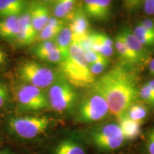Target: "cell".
Listing matches in <instances>:
<instances>
[{
	"instance_id": "obj_7",
	"label": "cell",
	"mask_w": 154,
	"mask_h": 154,
	"mask_svg": "<svg viewBox=\"0 0 154 154\" xmlns=\"http://www.w3.org/2000/svg\"><path fill=\"white\" fill-rule=\"evenodd\" d=\"M90 138L94 146L101 151H116L120 149L126 140L116 123H108L96 127L91 131Z\"/></svg>"
},
{
	"instance_id": "obj_9",
	"label": "cell",
	"mask_w": 154,
	"mask_h": 154,
	"mask_svg": "<svg viewBox=\"0 0 154 154\" xmlns=\"http://www.w3.org/2000/svg\"><path fill=\"white\" fill-rule=\"evenodd\" d=\"M81 7L88 18L103 22L110 18L112 0H82Z\"/></svg>"
},
{
	"instance_id": "obj_19",
	"label": "cell",
	"mask_w": 154,
	"mask_h": 154,
	"mask_svg": "<svg viewBox=\"0 0 154 154\" xmlns=\"http://www.w3.org/2000/svg\"><path fill=\"white\" fill-rule=\"evenodd\" d=\"M76 0H55L52 3L54 17L63 19L69 18L75 10Z\"/></svg>"
},
{
	"instance_id": "obj_10",
	"label": "cell",
	"mask_w": 154,
	"mask_h": 154,
	"mask_svg": "<svg viewBox=\"0 0 154 154\" xmlns=\"http://www.w3.org/2000/svg\"><path fill=\"white\" fill-rule=\"evenodd\" d=\"M69 19L70 22L68 26L72 32V42H76L90 34L89 21L82 7L74 10Z\"/></svg>"
},
{
	"instance_id": "obj_36",
	"label": "cell",
	"mask_w": 154,
	"mask_h": 154,
	"mask_svg": "<svg viewBox=\"0 0 154 154\" xmlns=\"http://www.w3.org/2000/svg\"><path fill=\"white\" fill-rule=\"evenodd\" d=\"M149 67L150 73L154 76V59H151V61H150Z\"/></svg>"
},
{
	"instance_id": "obj_11",
	"label": "cell",
	"mask_w": 154,
	"mask_h": 154,
	"mask_svg": "<svg viewBox=\"0 0 154 154\" xmlns=\"http://www.w3.org/2000/svg\"><path fill=\"white\" fill-rule=\"evenodd\" d=\"M20 32L15 41L21 46H27L36 42L37 32L33 26L28 9L19 16Z\"/></svg>"
},
{
	"instance_id": "obj_13",
	"label": "cell",
	"mask_w": 154,
	"mask_h": 154,
	"mask_svg": "<svg viewBox=\"0 0 154 154\" xmlns=\"http://www.w3.org/2000/svg\"><path fill=\"white\" fill-rule=\"evenodd\" d=\"M120 32L122 34L127 46L137 57L139 63H142L145 62L149 58V56H148L149 53L146 49V47H144L143 44L140 43L139 40L136 37L133 32L129 29L125 28Z\"/></svg>"
},
{
	"instance_id": "obj_1",
	"label": "cell",
	"mask_w": 154,
	"mask_h": 154,
	"mask_svg": "<svg viewBox=\"0 0 154 154\" xmlns=\"http://www.w3.org/2000/svg\"><path fill=\"white\" fill-rule=\"evenodd\" d=\"M92 89L103 96L110 113L117 119L139 100L135 76L124 67L115 66L96 79Z\"/></svg>"
},
{
	"instance_id": "obj_26",
	"label": "cell",
	"mask_w": 154,
	"mask_h": 154,
	"mask_svg": "<svg viewBox=\"0 0 154 154\" xmlns=\"http://www.w3.org/2000/svg\"><path fill=\"white\" fill-rule=\"evenodd\" d=\"M11 93L5 84L0 82V109H4L10 103Z\"/></svg>"
},
{
	"instance_id": "obj_5",
	"label": "cell",
	"mask_w": 154,
	"mask_h": 154,
	"mask_svg": "<svg viewBox=\"0 0 154 154\" xmlns=\"http://www.w3.org/2000/svg\"><path fill=\"white\" fill-rule=\"evenodd\" d=\"M21 111H37L49 106L47 95L43 89L28 84H19L11 92Z\"/></svg>"
},
{
	"instance_id": "obj_27",
	"label": "cell",
	"mask_w": 154,
	"mask_h": 154,
	"mask_svg": "<svg viewBox=\"0 0 154 154\" xmlns=\"http://www.w3.org/2000/svg\"><path fill=\"white\" fill-rule=\"evenodd\" d=\"M84 52L86 61L89 64L99 62H109V59L104 57L103 56H102L92 49L87 50V51H84Z\"/></svg>"
},
{
	"instance_id": "obj_23",
	"label": "cell",
	"mask_w": 154,
	"mask_h": 154,
	"mask_svg": "<svg viewBox=\"0 0 154 154\" xmlns=\"http://www.w3.org/2000/svg\"><path fill=\"white\" fill-rule=\"evenodd\" d=\"M58 49L55 41L50 40V41H44L38 42V44L34 48V52L38 59H43L47 54L54 50Z\"/></svg>"
},
{
	"instance_id": "obj_14",
	"label": "cell",
	"mask_w": 154,
	"mask_h": 154,
	"mask_svg": "<svg viewBox=\"0 0 154 154\" xmlns=\"http://www.w3.org/2000/svg\"><path fill=\"white\" fill-rule=\"evenodd\" d=\"M52 154H87V152L79 140L74 138H66L56 144Z\"/></svg>"
},
{
	"instance_id": "obj_28",
	"label": "cell",
	"mask_w": 154,
	"mask_h": 154,
	"mask_svg": "<svg viewBox=\"0 0 154 154\" xmlns=\"http://www.w3.org/2000/svg\"><path fill=\"white\" fill-rule=\"evenodd\" d=\"M108 65H109V62H99L91 63V64H89L90 72L96 77V76L101 74L102 73L103 74V72L107 68Z\"/></svg>"
},
{
	"instance_id": "obj_33",
	"label": "cell",
	"mask_w": 154,
	"mask_h": 154,
	"mask_svg": "<svg viewBox=\"0 0 154 154\" xmlns=\"http://www.w3.org/2000/svg\"><path fill=\"white\" fill-rule=\"evenodd\" d=\"M144 11L148 15H154V0H143Z\"/></svg>"
},
{
	"instance_id": "obj_15",
	"label": "cell",
	"mask_w": 154,
	"mask_h": 154,
	"mask_svg": "<svg viewBox=\"0 0 154 154\" xmlns=\"http://www.w3.org/2000/svg\"><path fill=\"white\" fill-rule=\"evenodd\" d=\"M27 0H0V19L20 16L27 9Z\"/></svg>"
},
{
	"instance_id": "obj_20",
	"label": "cell",
	"mask_w": 154,
	"mask_h": 154,
	"mask_svg": "<svg viewBox=\"0 0 154 154\" xmlns=\"http://www.w3.org/2000/svg\"><path fill=\"white\" fill-rule=\"evenodd\" d=\"M54 41L58 49L59 50L61 56H62L63 59H65L69 55V49H70L72 43V32L69 26H63V28L60 31Z\"/></svg>"
},
{
	"instance_id": "obj_38",
	"label": "cell",
	"mask_w": 154,
	"mask_h": 154,
	"mask_svg": "<svg viewBox=\"0 0 154 154\" xmlns=\"http://www.w3.org/2000/svg\"><path fill=\"white\" fill-rule=\"evenodd\" d=\"M0 154H14L8 150H0Z\"/></svg>"
},
{
	"instance_id": "obj_25",
	"label": "cell",
	"mask_w": 154,
	"mask_h": 154,
	"mask_svg": "<svg viewBox=\"0 0 154 154\" xmlns=\"http://www.w3.org/2000/svg\"><path fill=\"white\" fill-rule=\"evenodd\" d=\"M138 96H139V99L141 100L145 104L154 106V102L153 99V96H152L151 90L149 84L146 83L144 84L143 86L139 88L138 91Z\"/></svg>"
},
{
	"instance_id": "obj_12",
	"label": "cell",
	"mask_w": 154,
	"mask_h": 154,
	"mask_svg": "<svg viewBox=\"0 0 154 154\" xmlns=\"http://www.w3.org/2000/svg\"><path fill=\"white\" fill-rule=\"evenodd\" d=\"M27 9L29 12L32 25L38 33L48 24L51 17L49 9L45 5L35 0L29 4Z\"/></svg>"
},
{
	"instance_id": "obj_35",
	"label": "cell",
	"mask_w": 154,
	"mask_h": 154,
	"mask_svg": "<svg viewBox=\"0 0 154 154\" xmlns=\"http://www.w3.org/2000/svg\"><path fill=\"white\" fill-rule=\"evenodd\" d=\"M147 84H149V86H150V88H151L152 96H153V102H154V79L151 80V81H149V82H148Z\"/></svg>"
},
{
	"instance_id": "obj_29",
	"label": "cell",
	"mask_w": 154,
	"mask_h": 154,
	"mask_svg": "<svg viewBox=\"0 0 154 154\" xmlns=\"http://www.w3.org/2000/svg\"><path fill=\"white\" fill-rule=\"evenodd\" d=\"M146 149L148 154H154V128L150 131L148 134Z\"/></svg>"
},
{
	"instance_id": "obj_17",
	"label": "cell",
	"mask_w": 154,
	"mask_h": 154,
	"mask_svg": "<svg viewBox=\"0 0 154 154\" xmlns=\"http://www.w3.org/2000/svg\"><path fill=\"white\" fill-rule=\"evenodd\" d=\"M118 124L120 126L125 139L131 140L136 139L140 134V124L136 122L127 116L126 113L119 117Z\"/></svg>"
},
{
	"instance_id": "obj_37",
	"label": "cell",
	"mask_w": 154,
	"mask_h": 154,
	"mask_svg": "<svg viewBox=\"0 0 154 154\" xmlns=\"http://www.w3.org/2000/svg\"><path fill=\"white\" fill-rule=\"evenodd\" d=\"M35 1H37L38 2L45 5V4H47V3H53L55 0H35Z\"/></svg>"
},
{
	"instance_id": "obj_18",
	"label": "cell",
	"mask_w": 154,
	"mask_h": 154,
	"mask_svg": "<svg viewBox=\"0 0 154 154\" xmlns=\"http://www.w3.org/2000/svg\"><path fill=\"white\" fill-rule=\"evenodd\" d=\"M114 44L119 55L120 56L121 59L126 63L131 65H137L140 63L137 57L127 46L121 32L116 36Z\"/></svg>"
},
{
	"instance_id": "obj_31",
	"label": "cell",
	"mask_w": 154,
	"mask_h": 154,
	"mask_svg": "<svg viewBox=\"0 0 154 154\" xmlns=\"http://www.w3.org/2000/svg\"><path fill=\"white\" fill-rule=\"evenodd\" d=\"M124 5L128 10L134 11L140 7L143 0H124Z\"/></svg>"
},
{
	"instance_id": "obj_24",
	"label": "cell",
	"mask_w": 154,
	"mask_h": 154,
	"mask_svg": "<svg viewBox=\"0 0 154 154\" xmlns=\"http://www.w3.org/2000/svg\"><path fill=\"white\" fill-rule=\"evenodd\" d=\"M61 29L54 28L49 25H46L42 29L38 32L36 35V41L38 42H44V41H50L57 38L58 34Z\"/></svg>"
},
{
	"instance_id": "obj_3",
	"label": "cell",
	"mask_w": 154,
	"mask_h": 154,
	"mask_svg": "<svg viewBox=\"0 0 154 154\" xmlns=\"http://www.w3.org/2000/svg\"><path fill=\"white\" fill-rule=\"evenodd\" d=\"M47 116L25 115L11 117L8 121V128L11 134L24 140H32L45 134L51 126Z\"/></svg>"
},
{
	"instance_id": "obj_22",
	"label": "cell",
	"mask_w": 154,
	"mask_h": 154,
	"mask_svg": "<svg viewBox=\"0 0 154 154\" xmlns=\"http://www.w3.org/2000/svg\"><path fill=\"white\" fill-rule=\"evenodd\" d=\"M133 33L144 47L154 46V35L143 28L139 23L134 27Z\"/></svg>"
},
{
	"instance_id": "obj_2",
	"label": "cell",
	"mask_w": 154,
	"mask_h": 154,
	"mask_svg": "<svg viewBox=\"0 0 154 154\" xmlns=\"http://www.w3.org/2000/svg\"><path fill=\"white\" fill-rule=\"evenodd\" d=\"M60 65L63 78L72 86L88 88L95 82L96 77L90 72L84 51L76 42H72L69 55L61 61Z\"/></svg>"
},
{
	"instance_id": "obj_30",
	"label": "cell",
	"mask_w": 154,
	"mask_h": 154,
	"mask_svg": "<svg viewBox=\"0 0 154 154\" xmlns=\"http://www.w3.org/2000/svg\"><path fill=\"white\" fill-rule=\"evenodd\" d=\"M48 25L52 26L54 28L59 29H62L64 26V24L62 19H58L55 17H50L49 19V22H48Z\"/></svg>"
},
{
	"instance_id": "obj_4",
	"label": "cell",
	"mask_w": 154,
	"mask_h": 154,
	"mask_svg": "<svg viewBox=\"0 0 154 154\" xmlns=\"http://www.w3.org/2000/svg\"><path fill=\"white\" fill-rule=\"evenodd\" d=\"M17 74L25 84L42 89L49 88L59 79L54 69L29 60L19 63L17 69Z\"/></svg>"
},
{
	"instance_id": "obj_6",
	"label": "cell",
	"mask_w": 154,
	"mask_h": 154,
	"mask_svg": "<svg viewBox=\"0 0 154 154\" xmlns=\"http://www.w3.org/2000/svg\"><path fill=\"white\" fill-rule=\"evenodd\" d=\"M109 113V106L103 96L92 89L80 102L76 120L84 124L98 122L105 119Z\"/></svg>"
},
{
	"instance_id": "obj_34",
	"label": "cell",
	"mask_w": 154,
	"mask_h": 154,
	"mask_svg": "<svg viewBox=\"0 0 154 154\" xmlns=\"http://www.w3.org/2000/svg\"><path fill=\"white\" fill-rule=\"evenodd\" d=\"M7 55L4 50L0 47V66L3 65L7 60Z\"/></svg>"
},
{
	"instance_id": "obj_8",
	"label": "cell",
	"mask_w": 154,
	"mask_h": 154,
	"mask_svg": "<svg viewBox=\"0 0 154 154\" xmlns=\"http://www.w3.org/2000/svg\"><path fill=\"white\" fill-rule=\"evenodd\" d=\"M49 106L58 113L66 112L72 109L77 99L74 86L68 81L59 78L49 88L47 94Z\"/></svg>"
},
{
	"instance_id": "obj_16",
	"label": "cell",
	"mask_w": 154,
	"mask_h": 154,
	"mask_svg": "<svg viewBox=\"0 0 154 154\" xmlns=\"http://www.w3.org/2000/svg\"><path fill=\"white\" fill-rule=\"evenodd\" d=\"M20 32L19 17L11 16L0 19V38L16 40Z\"/></svg>"
},
{
	"instance_id": "obj_32",
	"label": "cell",
	"mask_w": 154,
	"mask_h": 154,
	"mask_svg": "<svg viewBox=\"0 0 154 154\" xmlns=\"http://www.w3.org/2000/svg\"><path fill=\"white\" fill-rule=\"evenodd\" d=\"M139 24L145 28L146 30L149 31L150 33L154 35V20L152 19H145L142 20Z\"/></svg>"
},
{
	"instance_id": "obj_21",
	"label": "cell",
	"mask_w": 154,
	"mask_h": 154,
	"mask_svg": "<svg viewBox=\"0 0 154 154\" xmlns=\"http://www.w3.org/2000/svg\"><path fill=\"white\" fill-rule=\"evenodd\" d=\"M126 114L131 119L141 125L147 118L149 110L145 103H140L138 101L134 103L128 109Z\"/></svg>"
}]
</instances>
